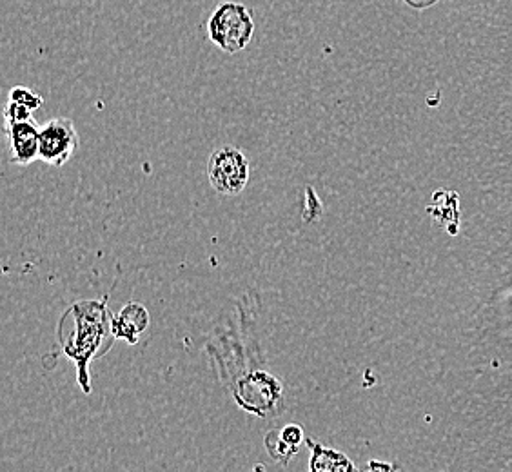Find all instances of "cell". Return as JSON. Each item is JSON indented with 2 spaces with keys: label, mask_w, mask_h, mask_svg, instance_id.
I'll return each instance as SVG.
<instances>
[{
  "label": "cell",
  "mask_w": 512,
  "mask_h": 472,
  "mask_svg": "<svg viewBox=\"0 0 512 472\" xmlns=\"http://www.w3.org/2000/svg\"><path fill=\"white\" fill-rule=\"evenodd\" d=\"M109 295L102 300H82L66 309L57 325V340L62 354L77 365V380L84 393H91L89 365L93 358L106 353L111 335Z\"/></svg>",
  "instance_id": "6da1fadb"
},
{
  "label": "cell",
  "mask_w": 512,
  "mask_h": 472,
  "mask_svg": "<svg viewBox=\"0 0 512 472\" xmlns=\"http://www.w3.org/2000/svg\"><path fill=\"white\" fill-rule=\"evenodd\" d=\"M235 404L258 418H276L286 409V389L275 374L264 369H251L240 374L231 384Z\"/></svg>",
  "instance_id": "7a4b0ae2"
},
{
  "label": "cell",
  "mask_w": 512,
  "mask_h": 472,
  "mask_svg": "<svg viewBox=\"0 0 512 472\" xmlns=\"http://www.w3.org/2000/svg\"><path fill=\"white\" fill-rule=\"evenodd\" d=\"M255 20L251 10L240 2H222L209 17L207 33L211 42L226 53H238L253 39Z\"/></svg>",
  "instance_id": "3957f363"
},
{
  "label": "cell",
  "mask_w": 512,
  "mask_h": 472,
  "mask_svg": "<svg viewBox=\"0 0 512 472\" xmlns=\"http://www.w3.org/2000/svg\"><path fill=\"white\" fill-rule=\"evenodd\" d=\"M249 160L242 149L224 146L211 153L207 162L209 184L218 195L235 197L246 189L249 182Z\"/></svg>",
  "instance_id": "277c9868"
},
{
  "label": "cell",
  "mask_w": 512,
  "mask_h": 472,
  "mask_svg": "<svg viewBox=\"0 0 512 472\" xmlns=\"http://www.w3.org/2000/svg\"><path fill=\"white\" fill-rule=\"evenodd\" d=\"M79 149V133L69 118H51L40 126L39 160L62 168Z\"/></svg>",
  "instance_id": "5b68a950"
},
{
  "label": "cell",
  "mask_w": 512,
  "mask_h": 472,
  "mask_svg": "<svg viewBox=\"0 0 512 472\" xmlns=\"http://www.w3.org/2000/svg\"><path fill=\"white\" fill-rule=\"evenodd\" d=\"M6 133L10 138L11 160L15 164L30 166L31 162L39 160L40 128L33 118L6 122Z\"/></svg>",
  "instance_id": "8992f818"
},
{
  "label": "cell",
  "mask_w": 512,
  "mask_h": 472,
  "mask_svg": "<svg viewBox=\"0 0 512 472\" xmlns=\"http://www.w3.org/2000/svg\"><path fill=\"white\" fill-rule=\"evenodd\" d=\"M148 309L138 302H128L119 313L111 315V335L126 344L135 345L149 327Z\"/></svg>",
  "instance_id": "52a82bcc"
},
{
  "label": "cell",
  "mask_w": 512,
  "mask_h": 472,
  "mask_svg": "<svg viewBox=\"0 0 512 472\" xmlns=\"http://www.w3.org/2000/svg\"><path fill=\"white\" fill-rule=\"evenodd\" d=\"M307 445L311 449L309 469L313 472H349L356 471L355 463L351 462L344 453L325 447L322 443L313 442L307 438Z\"/></svg>",
  "instance_id": "ba28073f"
},
{
  "label": "cell",
  "mask_w": 512,
  "mask_h": 472,
  "mask_svg": "<svg viewBox=\"0 0 512 472\" xmlns=\"http://www.w3.org/2000/svg\"><path fill=\"white\" fill-rule=\"evenodd\" d=\"M264 443H266V451L269 453V456L276 463H280V465H287V463L291 462V458L300 451V449H296L293 445H289L282 438L280 431H269L266 434V438H264Z\"/></svg>",
  "instance_id": "9c48e42d"
},
{
  "label": "cell",
  "mask_w": 512,
  "mask_h": 472,
  "mask_svg": "<svg viewBox=\"0 0 512 472\" xmlns=\"http://www.w3.org/2000/svg\"><path fill=\"white\" fill-rule=\"evenodd\" d=\"M10 100L17 102L20 106H26V108L31 109V111H37V109L42 108V104H44V99L40 97L37 91L24 88V86H17V88L11 89Z\"/></svg>",
  "instance_id": "30bf717a"
},
{
  "label": "cell",
  "mask_w": 512,
  "mask_h": 472,
  "mask_svg": "<svg viewBox=\"0 0 512 472\" xmlns=\"http://www.w3.org/2000/svg\"><path fill=\"white\" fill-rule=\"evenodd\" d=\"M282 438L286 440L289 445H293L296 449H300L304 443H306V433H304V427L298 425V423H287L282 429Z\"/></svg>",
  "instance_id": "8fae6325"
},
{
  "label": "cell",
  "mask_w": 512,
  "mask_h": 472,
  "mask_svg": "<svg viewBox=\"0 0 512 472\" xmlns=\"http://www.w3.org/2000/svg\"><path fill=\"white\" fill-rule=\"evenodd\" d=\"M31 113H33L31 109L26 108V106H20V104L13 102V100H8L6 109H4L6 122H22V120H30Z\"/></svg>",
  "instance_id": "7c38bea8"
},
{
  "label": "cell",
  "mask_w": 512,
  "mask_h": 472,
  "mask_svg": "<svg viewBox=\"0 0 512 472\" xmlns=\"http://www.w3.org/2000/svg\"><path fill=\"white\" fill-rule=\"evenodd\" d=\"M393 469H396L393 463L376 462V460L367 463V471H393Z\"/></svg>",
  "instance_id": "4fadbf2b"
},
{
  "label": "cell",
  "mask_w": 512,
  "mask_h": 472,
  "mask_svg": "<svg viewBox=\"0 0 512 472\" xmlns=\"http://www.w3.org/2000/svg\"><path fill=\"white\" fill-rule=\"evenodd\" d=\"M411 8H416V10H424V8H429V6H433L436 4L438 0H405Z\"/></svg>",
  "instance_id": "5bb4252c"
}]
</instances>
